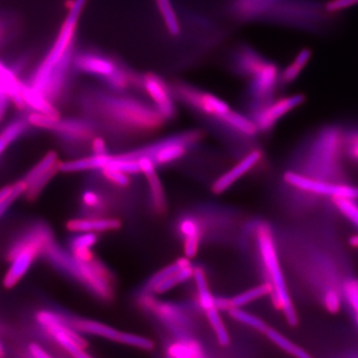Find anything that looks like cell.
Masks as SVG:
<instances>
[{"label": "cell", "instance_id": "cell-7", "mask_svg": "<svg viewBox=\"0 0 358 358\" xmlns=\"http://www.w3.org/2000/svg\"><path fill=\"white\" fill-rule=\"evenodd\" d=\"M173 94L193 111H199L206 117L219 120L225 114L231 110V107L219 97L204 92L186 83H176L171 86Z\"/></svg>", "mask_w": 358, "mask_h": 358}, {"label": "cell", "instance_id": "cell-17", "mask_svg": "<svg viewBox=\"0 0 358 358\" xmlns=\"http://www.w3.org/2000/svg\"><path fill=\"white\" fill-rule=\"evenodd\" d=\"M120 221L110 218H78L70 220L67 228L70 231L76 232H104L109 230L118 229Z\"/></svg>", "mask_w": 358, "mask_h": 358}, {"label": "cell", "instance_id": "cell-35", "mask_svg": "<svg viewBox=\"0 0 358 358\" xmlns=\"http://www.w3.org/2000/svg\"><path fill=\"white\" fill-rule=\"evenodd\" d=\"M325 310L331 313H338L341 309V296L336 290H327L324 295Z\"/></svg>", "mask_w": 358, "mask_h": 358}, {"label": "cell", "instance_id": "cell-12", "mask_svg": "<svg viewBox=\"0 0 358 358\" xmlns=\"http://www.w3.org/2000/svg\"><path fill=\"white\" fill-rule=\"evenodd\" d=\"M60 162L54 152L48 153L30 169L29 173L22 179L25 185V192L30 199H34L47 185L49 180L59 171Z\"/></svg>", "mask_w": 358, "mask_h": 358}, {"label": "cell", "instance_id": "cell-27", "mask_svg": "<svg viewBox=\"0 0 358 358\" xmlns=\"http://www.w3.org/2000/svg\"><path fill=\"white\" fill-rule=\"evenodd\" d=\"M193 278L196 283L197 292H199V303L204 311H207L215 308L214 297L207 285L206 277L201 269H195L193 272Z\"/></svg>", "mask_w": 358, "mask_h": 358}, {"label": "cell", "instance_id": "cell-11", "mask_svg": "<svg viewBox=\"0 0 358 358\" xmlns=\"http://www.w3.org/2000/svg\"><path fill=\"white\" fill-rule=\"evenodd\" d=\"M118 65L120 63L111 56L96 50H83L74 55L73 66L75 71L95 77L103 82L115 72Z\"/></svg>", "mask_w": 358, "mask_h": 358}, {"label": "cell", "instance_id": "cell-25", "mask_svg": "<svg viewBox=\"0 0 358 358\" xmlns=\"http://www.w3.org/2000/svg\"><path fill=\"white\" fill-rule=\"evenodd\" d=\"M265 334H266L267 338H268L270 341H273L277 346H279L283 352L289 353L290 355L299 358L310 357V355L306 352V350L299 348V345H295L293 341H290L289 338L283 336L280 332H277L276 329L268 327L267 331L265 332Z\"/></svg>", "mask_w": 358, "mask_h": 358}, {"label": "cell", "instance_id": "cell-30", "mask_svg": "<svg viewBox=\"0 0 358 358\" xmlns=\"http://www.w3.org/2000/svg\"><path fill=\"white\" fill-rule=\"evenodd\" d=\"M229 315L234 318L237 322H240L242 324L247 325L249 327H253L256 331L264 332L268 329V325L266 322H263L261 318L256 317L252 313H247V311L241 310V308H232L230 309Z\"/></svg>", "mask_w": 358, "mask_h": 358}, {"label": "cell", "instance_id": "cell-31", "mask_svg": "<svg viewBox=\"0 0 358 358\" xmlns=\"http://www.w3.org/2000/svg\"><path fill=\"white\" fill-rule=\"evenodd\" d=\"M206 316L220 345H227L230 341L229 334H228L226 327L223 324V320H221L219 311L216 308L211 309V310L206 311Z\"/></svg>", "mask_w": 358, "mask_h": 358}, {"label": "cell", "instance_id": "cell-22", "mask_svg": "<svg viewBox=\"0 0 358 358\" xmlns=\"http://www.w3.org/2000/svg\"><path fill=\"white\" fill-rule=\"evenodd\" d=\"M155 4L166 31L171 36H178L181 32V26L173 0H155Z\"/></svg>", "mask_w": 358, "mask_h": 358}, {"label": "cell", "instance_id": "cell-5", "mask_svg": "<svg viewBox=\"0 0 358 358\" xmlns=\"http://www.w3.org/2000/svg\"><path fill=\"white\" fill-rule=\"evenodd\" d=\"M37 322L42 329L48 332L49 336L55 339L63 350L77 358H87L90 355L85 352V341L57 313L52 311H41L37 313Z\"/></svg>", "mask_w": 358, "mask_h": 358}, {"label": "cell", "instance_id": "cell-46", "mask_svg": "<svg viewBox=\"0 0 358 358\" xmlns=\"http://www.w3.org/2000/svg\"><path fill=\"white\" fill-rule=\"evenodd\" d=\"M350 244L352 247L358 249V234L353 235L350 238Z\"/></svg>", "mask_w": 358, "mask_h": 358}, {"label": "cell", "instance_id": "cell-32", "mask_svg": "<svg viewBox=\"0 0 358 358\" xmlns=\"http://www.w3.org/2000/svg\"><path fill=\"white\" fill-rule=\"evenodd\" d=\"M190 266V263L187 259H179L178 261L173 263V264L169 265L159 272H157L155 276L150 279V282L148 283V288L152 290L153 288L155 287L157 283L162 282L164 279L169 278L179 270L185 268V267Z\"/></svg>", "mask_w": 358, "mask_h": 358}, {"label": "cell", "instance_id": "cell-6", "mask_svg": "<svg viewBox=\"0 0 358 358\" xmlns=\"http://www.w3.org/2000/svg\"><path fill=\"white\" fill-rule=\"evenodd\" d=\"M280 70L275 63H263L249 79L248 108L250 113H254L262 106L274 99L277 88L280 86Z\"/></svg>", "mask_w": 358, "mask_h": 358}, {"label": "cell", "instance_id": "cell-43", "mask_svg": "<svg viewBox=\"0 0 358 358\" xmlns=\"http://www.w3.org/2000/svg\"><path fill=\"white\" fill-rule=\"evenodd\" d=\"M7 31H8V23L3 16L0 15V46L6 40V35L8 33Z\"/></svg>", "mask_w": 358, "mask_h": 358}, {"label": "cell", "instance_id": "cell-4", "mask_svg": "<svg viewBox=\"0 0 358 358\" xmlns=\"http://www.w3.org/2000/svg\"><path fill=\"white\" fill-rule=\"evenodd\" d=\"M52 242L46 228L36 227L25 234L10 251V266L4 277V286L13 288L29 271L35 259Z\"/></svg>", "mask_w": 358, "mask_h": 358}, {"label": "cell", "instance_id": "cell-21", "mask_svg": "<svg viewBox=\"0 0 358 358\" xmlns=\"http://www.w3.org/2000/svg\"><path fill=\"white\" fill-rule=\"evenodd\" d=\"M311 57L310 49H302L295 59L280 73V86L290 85L299 78Z\"/></svg>", "mask_w": 358, "mask_h": 358}, {"label": "cell", "instance_id": "cell-15", "mask_svg": "<svg viewBox=\"0 0 358 358\" xmlns=\"http://www.w3.org/2000/svg\"><path fill=\"white\" fill-rule=\"evenodd\" d=\"M21 96L24 102L25 108L32 111L44 114L49 117L60 118L59 111L55 104L51 103L43 95L30 87L27 83H21Z\"/></svg>", "mask_w": 358, "mask_h": 358}, {"label": "cell", "instance_id": "cell-2", "mask_svg": "<svg viewBox=\"0 0 358 358\" xmlns=\"http://www.w3.org/2000/svg\"><path fill=\"white\" fill-rule=\"evenodd\" d=\"M87 3V0H73L70 6L68 14L63 22L57 37L47 54L41 60L40 64L36 67L28 80V85L33 88L37 92L40 93L44 86L47 82L49 76L53 71L63 65L73 64L74 44L77 28H78L79 20L82 15L84 7Z\"/></svg>", "mask_w": 358, "mask_h": 358}, {"label": "cell", "instance_id": "cell-40", "mask_svg": "<svg viewBox=\"0 0 358 358\" xmlns=\"http://www.w3.org/2000/svg\"><path fill=\"white\" fill-rule=\"evenodd\" d=\"M28 352H29L30 355L36 358H48L50 357V355L48 352H45L43 348H41L40 345H37V343H31L28 348Z\"/></svg>", "mask_w": 358, "mask_h": 358}, {"label": "cell", "instance_id": "cell-19", "mask_svg": "<svg viewBox=\"0 0 358 358\" xmlns=\"http://www.w3.org/2000/svg\"><path fill=\"white\" fill-rule=\"evenodd\" d=\"M111 159V155H93L83 159L60 162L59 171L63 173H77V171L104 169Z\"/></svg>", "mask_w": 358, "mask_h": 358}, {"label": "cell", "instance_id": "cell-42", "mask_svg": "<svg viewBox=\"0 0 358 358\" xmlns=\"http://www.w3.org/2000/svg\"><path fill=\"white\" fill-rule=\"evenodd\" d=\"M83 202L89 207L97 206L99 204V196L93 192H85L83 194Z\"/></svg>", "mask_w": 358, "mask_h": 358}, {"label": "cell", "instance_id": "cell-13", "mask_svg": "<svg viewBox=\"0 0 358 358\" xmlns=\"http://www.w3.org/2000/svg\"><path fill=\"white\" fill-rule=\"evenodd\" d=\"M52 132L71 141H84L92 137L94 125L87 118H59Z\"/></svg>", "mask_w": 358, "mask_h": 358}, {"label": "cell", "instance_id": "cell-18", "mask_svg": "<svg viewBox=\"0 0 358 358\" xmlns=\"http://www.w3.org/2000/svg\"><path fill=\"white\" fill-rule=\"evenodd\" d=\"M68 324L77 332H84V334H93V336L115 341H118L120 338V332L95 320L76 318V320H70Z\"/></svg>", "mask_w": 358, "mask_h": 358}, {"label": "cell", "instance_id": "cell-28", "mask_svg": "<svg viewBox=\"0 0 358 358\" xmlns=\"http://www.w3.org/2000/svg\"><path fill=\"white\" fill-rule=\"evenodd\" d=\"M193 272H194V269L192 268V265L185 267V268L180 269L179 271L176 272L173 275L157 283V285L153 288L152 290L153 292L157 293V294L166 293L167 290L176 287L179 283H185L186 281L189 280V279L193 277Z\"/></svg>", "mask_w": 358, "mask_h": 358}, {"label": "cell", "instance_id": "cell-29", "mask_svg": "<svg viewBox=\"0 0 358 358\" xmlns=\"http://www.w3.org/2000/svg\"><path fill=\"white\" fill-rule=\"evenodd\" d=\"M332 203L346 219L358 227V203L357 200L348 197H332Z\"/></svg>", "mask_w": 358, "mask_h": 358}, {"label": "cell", "instance_id": "cell-41", "mask_svg": "<svg viewBox=\"0 0 358 358\" xmlns=\"http://www.w3.org/2000/svg\"><path fill=\"white\" fill-rule=\"evenodd\" d=\"M93 152L94 155H104L107 153L106 143L102 138H95L92 143Z\"/></svg>", "mask_w": 358, "mask_h": 358}, {"label": "cell", "instance_id": "cell-44", "mask_svg": "<svg viewBox=\"0 0 358 358\" xmlns=\"http://www.w3.org/2000/svg\"><path fill=\"white\" fill-rule=\"evenodd\" d=\"M10 145L8 141L1 134H0V155H2V153L6 150L7 146Z\"/></svg>", "mask_w": 358, "mask_h": 358}, {"label": "cell", "instance_id": "cell-10", "mask_svg": "<svg viewBox=\"0 0 358 358\" xmlns=\"http://www.w3.org/2000/svg\"><path fill=\"white\" fill-rule=\"evenodd\" d=\"M304 101L306 97L303 94L273 99L251 114V118L254 120L259 132H268L275 127L281 118L286 117L290 111L296 110L304 103Z\"/></svg>", "mask_w": 358, "mask_h": 358}, {"label": "cell", "instance_id": "cell-45", "mask_svg": "<svg viewBox=\"0 0 358 358\" xmlns=\"http://www.w3.org/2000/svg\"><path fill=\"white\" fill-rule=\"evenodd\" d=\"M13 201H7L3 202V203H0V217H1L2 214L6 212V209L10 206V204L13 203Z\"/></svg>", "mask_w": 358, "mask_h": 358}, {"label": "cell", "instance_id": "cell-24", "mask_svg": "<svg viewBox=\"0 0 358 358\" xmlns=\"http://www.w3.org/2000/svg\"><path fill=\"white\" fill-rule=\"evenodd\" d=\"M272 290H273V288H272L271 283H264L257 286V287L252 288V289L245 290V292L230 299L232 308H242V306L251 304L256 299H259L260 297L268 296L271 294Z\"/></svg>", "mask_w": 358, "mask_h": 358}, {"label": "cell", "instance_id": "cell-16", "mask_svg": "<svg viewBox=\"0 0 358 358\" xmlns=\"http://www.w3.org/2000/svg\"><path fill=\"white\" fill-rule=\"evenodd\" d=\"M266 61L263 56L251 47H240L235 52L232 59V67L239 75L250 77Z\"/></svg>", "mask_w": 358, "mask_h": 358}, {"label": "cell", "instance_id": "cell-1", "mask_svg": "<svg viewBox=\"0 0 358 358\" xmlns=\"http://www.w3.org/2000/svg\"><path fill=\"white\" fill-rule=\"evenodd\" d=\"M84 111L125 129L153 131L166 122L157 109L138 98L117 93L86 94Z\"/></svg>", "mask_w": 358, "mask_h": 358}, {"label": "cell", "instance_id": "cell-26", "mask_svg": "<svg viewBox=\"0 0 358 358\" xmlns=\"http://www.w3.org/2000/svg\"><path fill=\"white\" fill-rule=\"evenodd\" d=\"M182 233L185 235V252L186 257L193 258L199 251V226L193 220L187 219L181 224Z\"/></svg>", "mask_w": 358, "mask_h": 358}, {"label": "cell", "instance_id": "cell-36", "mask_svg": "<svg viewBox=\"0 0 358 358\" xmlns=\"http://www.w3.org/2000/svg\"><path fill=\"white\" fill-rule=\"evenodd\" d=\"M346 150L350 159L358 162V129L348 132L345 139Z\"/></svg>", "mask_w": 358, "mask_h": 358}, {"label": "cell", "instance_id": "cell-20", "mask_svg": "<svg viewBox=\"0 0 358 358\" xmlns=\"http://www.w3.org/2000/svg\"><path fill=\"white\" fill-rule=\"evenodd\" d=\"M219 120L229 127L230 129L243 134V136H256L257 132H259L252 118L239 113V111H234L233 109L225 114Z\"/></svg>", "mask_w": 358, "mask_h": 358}, {"label": "cell", "instance_id": "cell-8", "mask_svg": "<svg viewBox=\"0 0 358 358\" xmlns=\"http://www.w3.org/2000/svg\"><path fill=\"white\" fill-rule=\"evenodd\" d=\"M141 88L152 100L153 107L157 109L166 120L176 118V103L173 88L157 74L148 72L141 76Z\"/></svg>", "mask_w": 358, "mask_h": 358}, {"label": "cell", "instance_id": "cell-14", "mask_svg": "<svg viewBox=\"0 0 358 358\" xmlns=\"http://www.w3.org/2000/svg\"><path fill=\"white\" fill-rule=\"evenodd\" d=\"M262 153L260 150H253L252 153L246 155L240 162L236 164L233 169L228 171L227 173L221 176L217 180L214 182L213 192L215 193H222L228 189L232 185H234L235 181L241 178L244 174L247 173L253 169V166L259 162L261 159Z\"/></svg>", "mask_w": 358, "mask_h": 358}, {"label": "cell", "instance_id": "cell-34", "mask_svg": "<svg viewBox=\"0 0 358 358\" xmlns=\"http://www.w3.org/2000/svg\"><path fill=\"white\" fill-rule=\"evenodd\" d=\"M343 294L355 315H358V280L348 281L343 286Z\"/></svg>", "mask_w": 358, "mask_h": 358}, {"label": "cell", "instance_id": "cell-49", "mask_svg": "<svg viewBox=\"0 0 358 358\" xmlns=\"http://www.w3.org/2000/svg\"><path fill=\"white\" fill-rule=\"evenodd\" d=\"M355 317H357V325H358V315H355Z\"/></svg>", "mask_w": 358, "mask_h": 358}, {"label": "cell", "instance_id": "cell-38", "mask_svg": "<svg viewBox=\"0 0 358 358\" xmlns=\"http://www.w3.org/2000/svg\"><path fill=\"white\" fill-rule=\"evenodd\" d=\"M103 173L106 178L110 179L111 182L116 183L120 186L129 185V174L123 173V171H117V169H104Z\"/></svg>", "mask_w": 358, "mask_h": 358}, {"label": "cell", "instance_id": "cell-39", "mask_svg": "<svg viewBox=\"0 0 358 358\" xmlns=\"http://www.w3.org/2000/svg\"><path fill=\"white\" fill-rule=\"evenodd\" d=\"M10 103V98H9L8 95H7L4 91H1V92H0V122L6 117Z\"/></svg>", "mask_w": 358, "mask_h": 358}, {"label": "cell", "instance_id": "cell-9", "mask_svg": "<svg viewBox=\"0 0 358 358\" xmlns=\"http://www.w3.org/2000/svg\"><path fill=\"white\" fill-rule=\"evenodd\" d=\"M286 182L289 183L293 187L303 192L313 193V194L322 195V196L348 197L358 200V186L343 185V183H332L329 181L320 180V179L309 178L288 171L283 176Z\"/></svg>", "mask_w": 358, "mask_h": 358}, {"label": "cell", "instance_id": "cell-47", "mask_svg": "<svg viewBox=\"0 0 358 358\" xmlns=\"http://www.w3.org/2000/svg\"><path fill=\"white\" fill-rule=\"evenodd\" d=\"M3 355V348H2L1 343H0V357Z\"/></svg>", "mask_w": 358, "mask_h": 358}, {"label": "cell", "instance_id": "cell-33", "mask_svg": "<svg viewBox=\"0 0 358 358\" xmlns=\"http://www.w3.org/2000/svg\"><path fill=\"white\" fill-rule=\"evenodd\" d=\"M118 343L134 346V348H143V350H152L153 348V343L150 339L137 336V334H127V332H120Z\"/></svg>", "mask_w": 358, "mask_h": 358}, {"label": "cell", "instance_id": "cell-48", "mask_svg": "<svg viewBox=\"0 0 358 358\" xmlns=\"http://www.w3.org/2000/svg\"><path fill=\"white\" fill-rule=\"evenodd\" d=\"M1 91H4V90H3V87H2L1 84H0V92H1Z\"/></svg>", "mask_w": 358, "mask_h": 358}, {"label": "cell", "instance_id": "cell-3", "mask_svg": "<svg viewBox=\"0 0 358 358\" xmlns=\"http://www.w3.org/2000/svg\"><path fill=\"white\" fill-rule=\"evenodd\" d=\"M258 245H259L260 254H261L265 268L268 272L271 279L272 297L274 302L280 310H282L286 320L290 325L297 324V315L292 299H290L289 290L286 285L282 268L277 254L275 242L269 227L262 225L258 229Z\"/></svg>", "mask_w": 358, "mask_h": 358}, {"label": "cell", "instance_id": "cell-50", "mask_svg": "<svg viewBox=\"0 0 358 358\" xmlns=\"http://www.w3.org/2000/svg\"><path fill=\"white\" fill-rule=\"evenodd\" d=\"M7 202V201H6Z\"/></svg>", "mask_w": 358, "mask_h": 358}, {"label": "cell", "instance_id": "cell-37", "mask_svg": "<svg viewBox=\"0 0 358 358\" xmlns=\"http://www.w3.org/2000/svg\"><path fill=\"white\" fill-rule=\"evenodd\" d=\"M357 4L358 0H331L325 4V9L329 13H338Z\"/></svg>", "mask_w": 358, "mask_h": 358}, {"label": "cell", "instance_id": "cell-23", "mask_svg": "<svg viewBox=\"0 0 358 358\" xmlns=\"http://www.w3.org/2000/svg\"><path fill=\"white\" fill-rule=\"evenodd\" d=\"M96 243V234L93 232H79V235H77L71 244L74 256L77 259L82 260V261H90L92 260L91 248Z\"/></svg>", "mask_w": 358, "mask_h": 358}]
</instances>
